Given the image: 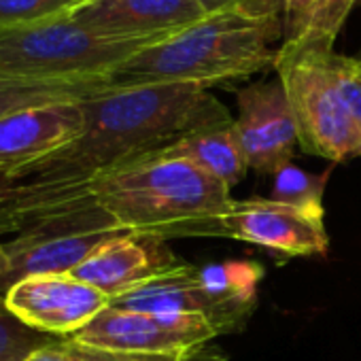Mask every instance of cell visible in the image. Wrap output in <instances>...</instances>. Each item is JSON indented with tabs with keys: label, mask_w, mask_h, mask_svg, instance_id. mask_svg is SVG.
Wrapping results in <instances>:
<instances>
[{
	"label": "cell",
	"mask_w": 361,
	"mask_h": 361,
	"mask_svg": "<svg viewBox=\"0 0 361 361\" xmlns=\"http://www.w3.org/2000/svg\"><path fill=\"white\" fill-rule=\"evenodd\" d=\"M81 109L83 132L32 164L56 183L90 185L115 166L161 151L200 130L234 123L230 111L207 87L190 83L109 87L83 100Z\"/></svg>",
	"instance_id": "6da1fadb"
},
{
	"label": "cell",
	"mask_w": 361,
	"mask_h": 361,
	"mask_svg": "<svg viewBox=\"0 0 361 361\" xmlns=\"http://www.w3.org/2000/svg\"><path fill=\"white\" fill-rule=\"evenodd\" d=\"M285 41L281 13L232 9L153 43L119 66L109 87L145 83H190L213 87L249 79L276 66Z\"/></svg>",
	"instance_id": "7a4b0ae2"
},
{
	"label": "cell",
	"mask_w": 361,
	"mask_h": 361,
	"mask_svg": "<svg viewBox=\"0 0 361 361\" xmlns=\"http://www.w3.org/2000/svg\"><path fill=\"white\" fill-rule=\"evenodd\" d=\"M90 190L121 228L166 240L217 238L234 202L228 185L168 147L98 174Z\"/></svg>",
	"instance_id": "3957f363"
},
{
	"label": "cell",
	"mask_w": 361,
	"mask_h": 361,
	"mask_svg": "<svg viewBox=\"0 0 361 361\" xmlns=\"http://www.w3.org/2000/svg\"><path fill=\"white\" fill-rule=\"evenodd\" d=\"M164 39H121L77 24L71 13L0 30V75L37 81H106L132 56Z\"/></svg>",
	"instance_id": "277c9868"
},
{
	"label": "cell",
	"mask_w": 361,
	"mask_h": 361,
	"mask_svg": "<svg viewBox=\"0 0 361 361\" xmlns=\"http://www.w3.org/2000/svg\"><path fill=\"white\" fill-rule=\"evenodd\" d=\"M130 232L85 188L45 209L16 236L3 240L9 287L32 274H71L104 240Z\"/></svg>",
	"instance_id": "5b68a950"
},
{
	"label": "cell",
	"mask_w": 361,
	"mask_h": 361,
	"mask_svg": "<svg viewBox=\"0 0 361 361\" xmlns=\"http://www.w3.org/2000/svg\"><path fill=\"white\" fill-rule=\"evenodd\" d=\"M331 51L281 45L274 71L295 119L298 145L310 155L344 161L361 157V142L329 64Z\"/></svg>",
	"instance_id": "8992f818"
},
{
	"label": "cell",
	"mask_w": 361,
	"mask_h": 361,
	"mask_svg": "<svg viewBox=\"0 0 361 361\" xmlns=\"http://www.w3.org/2000/svg\"><path fill=\"white\" fill-rule=\"evenodd\" d=\"M217 327L200 314H151L106 306L66 340L104 353L178 355L204 348Z\"/></svg>",
	"instance_id": "52a82bcc"
},
{
	"label": "cell",
	"mask_w": 361,
	"mask_h": 361,
	"mask_svg": "<svg viewBox=\"0 0 361 361\" xmlns=\"http://www.w3.org/2000/svg\"><path fill=\"white\" fill-rule=\"evenodd\" d=\"M325 217L272 198L234 200L217 221V238L243 240L289 257L323 255L329 249Z\"/></svg>",
	"instance_id": "ba28073f"
},
{
	"label": "cell",
	"mask_w": 361,
	"mask_h": 361,
	"mask_svg": "<svg viewBox=\"0 0 361 361\" xmlns=\"http://www.w3.org/2000/svg\"><path fill=\"white\" fill-rule=\"evenodd\" d=\"M5 302L32 329L68 338L96 319L111 298L73 274H32L11 285Z\"/></svg>",
	"instance_id": "9c48e42d"
},
{
	"label": "cell",
	"mask_w": 361,
	"mask_h": 361,
	"mask_svg": "<svg viewBox=\"0 0 361 361\" xmlns=\"http://www.w3.org/2000/svg\"><path fill=\"white\" fill-rule=\"evenodd\" d=\"M236 104L234 130L249 168L276 174L289 166L298 145V128L279 77L243 87L236 94Z\"/></svg>",
	"instance_id": "30bf717a"
},
{
	"label": "cell",
	"mask_w": 361,
	"mask_h": 361,
	"mask_svg": "<svg viewBox=\"0 0 361 361\" xmlns=\"http://www.w3.org/2000/svg\"><path fill=\"white\" fill-rule=\"evenodd\" d=\"M183 266L188 264L170 249L166 238L123 232L96 247L71 274L113 300Z\"/></svg>",
	"instance_id": "8fae6325"
},
{
	"label": "cell",
	"mask_w": 361,
	"mask_h": 361,
	"mask_svg": "<svg viewBox=\"0 0 361 361\" xmlns=\"http://www.w3.org/2000/svg\"><path fill=\"white\" fill-rule=\"evenodd\" d=\"M109 306L151 314H200L209 319L219 334L240 329L253 312L213 293L202 283L198 268L190 264L113 298Z\"/></svg>",
	"instance_id": "7c38bea8"
},
{
	"label": "cell",
	"mask_w": 361,
	"mask_h": 361,
	"mask_svg": "<svg viewBox=\"0 0 361 361\" xmlns=\"http://www.w3.org/2000/svg\"><path fill=\"white\" fill-rule=\"evenodd\" d=\"M71 18L106 37L168 39L200 22L198 0H85Z\"/></svg>",
	"instance_id": "4fadbf2b"
},
{
	"label": "cell",
	"mask_w": 361,
	"mask_h": 361,
	"mask_svg": "<svg viewBox=\"0 0 361 361\" xmlns=\"http://www.w3.org/2000/svg\"><path fill=\"white\" fill-rule=\"evenodd\" d=\"M85 126L81 102L20 111L0 119V170L22 168L71 145Z\"/></svg>",
	"instance_id": "5bb4252c"
},
{
	"label": "cell",
	"mask_w": 361,
	"mask_h": 361,
	"mask_svg": "<svg viewBox=\"0 0 361 361\" xmlns=\"http://www.w3.org/2000/svg\"><path fill=\"white\" fill-rule=\"evenodd\" d=\"M172 153L190 159L202 172L213 176L219 183L228 185L230 190L238 185L247 176L249 164L240 149L234 123L200 130L196 134L185 136L168 147Z\"/></svg>",
	"instance_id": "9a60e30c"
},
{
	"label": "cell",
	"mask_w": 361,
	"mask_h": 361,
	"mask_svg": "<svg viewBox=\"0 0 361 361\" xmlns=\"http://www.w3.org/2000/svg\"><path fill=\"white\" fill-rule=\"evenodd\" d=\"M104 90L106 81H37L0 75V119L37 106L83 102Z\"/></svg>",
	"instance_id": "2e32d148"
},
{
	"label": "cell",
	"mask_w": 361,
	"mask_h": 361,
	"mask_svg": "<svg viewBox=\"0 0 361 361\" xmlns=\"http://www.w3.org/2000/svg\"><path fill=\"white\" fill-rule=\"evenodd\" d=\"M357 5H361V0H314L304 32L295 41L283 45L304 49H336V41Z\"/></svg>",
	"instance_id": "e0dca14e"
},
{
	"label": "cell",
	"mask_w": 361,
	"mask_h": 361,
	"mask_svg": "<svg viewBox=\"0 0 361 361\" xmlns=\"http://www.w3.org/2000/svg\"><path fill=\"white\" fill-rule=\"evenodd\" d=\"M325 183H327V174H310L289 164L274 174L272 200L285 202L289 207H295L317 217H325V209H323Z\"/></svg>",
	"instance_id": "ac0fdd59"
},
{
	"label": "cell",
	"mask_w": 361,
	"mask_h": 361,
	"mask_svg": "<svg viewBox=\"0 0 361 361\" xmlns=\"http://www.w3.org/2000/svg\"><path fill=\"white\" fill-rule=\"evenodd\" d=\"M58 340L56 336L43 334L20 321L0 295V361H24L37 348Z\"/></svg>",
	"instance_id": "d6986e66"
},
{
	"label": "cell",
	"mask_w": 361,
	"mask_h": 361,
	"mask_svg": "<svg viewBox=\"0 0 361 361\" xmlns=\"http://www.w3.org/2000/svg\"><path fill=\"white\" fill-rule=\"evenodd\" d=\"M85 0H0V30L24 28L71 13Z\"/></svg>",
	"instance_id": "ffe728a7"
},
{
	"label": "cell",
	"mask_w": 361,
	"mask_h": 361,
	"mask_svg": "<svg viewBox=\"0 0 361 361\" xmlns=\"http://www.w3.org/2000/svg\"><path fill=\"white\" fill-rule=\"evenodd\" d=\"M329 64H331L338 90L342 94V100L346 104L348 117L361 142V64L357 58L338 54L336 49L329 54Z\"/></svg>",
	"instance_id": "44dd1931"
},
{
	"label": "cell",
	"mask_w": 361,
	"mask_h": 361,
	"mask_svg": "<svg viewBox=\"0 0 361 361\" xmlns=\"http://www.w3.org/2000/svg\"><path fill=\"white\" fill-rule=\"evenodd\" d=\"M83 355L85 361H224L221 357L204 355L202 348L192 353H178V355H134V353H104L83 346Z\"/></svg>",
	"instance_id": "7402d4cb"
},
{
	"label": "cell",
	"mask_w": 361,
	"mask_h": 361,
	"mask_svg": "<svg viewBox=\"0 0 361 361\" xmlns=\"http://www.w3.org/2000/svg\"><path fill=\"white\" fill-rule=\"evenodd\" d=\"M281 11H283V22H285V41H295L310 18V11L314 7V0H279Z\"/></svg>",
	"instance_id": "603a6c76"
},
{
	"label": "cell",
	"mask_w": 361,
	"mask_h": 361,
	"mask_svg": "<svg viewBox=\"0 0 361 361\" xmlns=\"http://www.w3.org/2000/svg\"><path fill=\"white\" fill-rule=\"evenodd\" d=\"M198 5L204 18L232 11V9H249L255 13H281L283 16L279 0H198Z\"/></svg>",
	"instance_id": "cb8c5ba5"
},
{
	"label": "cell",
	"mask_w": 361,
	"mask_h": 361,
	"mask_svg": "<svg viewBox=\"0 0 361 361\" xmlns=\"http://www.w3.org/2000/svg\"><path fill=\"white\" fill-rule=\"evenodd\" d=\"M41 176L37 174L35 166H22V168H9V170H0V204L16 198L22 194L26 188L37 183Z\"/></svg>",
	"instance_id": "d4e9b609"
},
{
	"label": "cell",
	"mask_w": 361,
	"mask_h": 361,
	"mask_svg": "<svg viewBox=\"0 0 361 361\" xmlns=\"http://www.w3.org/2000/svg\"><path fill=\"white\" fill-rule=\"evenodd\" d=\"M24 361H85V355H83V346L64 338L37 348Z\"/></svg>",
	"instance_id": "484cf974"
},
{
	"label": "cell",
	"mask_w": 361,
	"mask_h": 361,
	"mask_svg": "<svg viewBox=\"0 0 361 361\" xmlns=\"http://www.w3.org/2000/svg\"><path fill=\"white\" fill-rule=\"evenodd\" d=\"M9 257H7V251H5V245L0 243V295L5 298L7 289H9Z\"/></svg>",
	"instance_id": "4316f807"
},
{
	"label": "cell",
	"mask_w": 361,
	"mask_h": 361,
	"mask_svg": "<svg viewBox=\"0 0 361 361\" xmlns=\"http://www.w3.org/2000/svg\"><path fill=\"white\" fill-rule=\"evenodd\" d=\"M357 60H359V64H361V51H359V56H355Z\"/></svg>",
	"instance_id": "83f0119b"
}]
</instances>
